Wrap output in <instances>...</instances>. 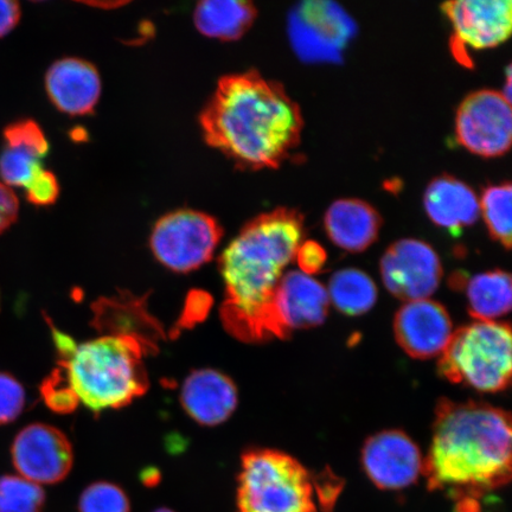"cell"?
Returning <instances> with one entry per match:
<instances>
[{
	"label": "cell",
	"mask_w": 512,
	"mask_h": 512,
	"mask_svg": "<svg viewBox=\"0 0 512 512\" xmlns=\"http://www.w3.org/2000/svg\"><path fill=\"white\" fill-rule=\"evenodd\" d=\"M422 475L428 489L456 501V512H480L479 499L511 479L510 414L486 403L441 400Z\"/></svg>",
	"instance_id": "cell-1"
},
{
	"label": "cell",
	"mask_w": 512,
	"mask_h": 512,
	"mask_svg": "<svg viewBox=\"0 0 512 512\" xmlns=\"http://www.w3.org/2000/svg\"><path fill=\"white\" fill-rule=\"evenodd\" d=\"M304 217L297 210L262 214L224 249L219 261L226 287L221 319L241 342L278 338L273 320L275 291L304 242Z\"/></svg>",
	"instance_id": "cell-2"
},
{
	"label": "cell",
	"mask_w": 512,
	"mask_h": 512,
	"mask_svg": "<svg viewBox=\"0 0 512 512\" xmlns=\"http://www.w3.org/2000/svg\"><path fill=\"white\" fill-rule=\"evenodd\" d=\"M210 146L242 169H275L296 149L304 121L279 83L258 72L224 76L201 114Z\"/></svg>",
	"instance_id": "cell-3"
},
{
	"label": "cell",
	"mask_w": 512,
	"mask_h": 512,
	"mask_svg": "<svg viewBox=\"0 0 512 512\" xmlns=\"http://www.w3.org/2000/svg\"><path fill=\"white\" fill-rule=\"evenodd\" d=\"M53 330L59 361L80 403L100 413L124 408L149 389L143 357L153 350L132 336H102L78 344Z\"/></svg>",
	"instance_id": "cell-4"
},
{
	"label": "cell",
	"mask_w": 512,
	"mask_h": 512,
	"mask_svg": "<svg viewBox=\"0 0 512 512\" xmlns=\"http://www.w3.org/2000/svg\"><path fill=\"white\" fill-rule=\"evenodd\" d=\"M317 482L284 452L252 448L242 454L239 512H318Z\"/></svg>",
	"instance_id": "cell-5"
},
{
	"label": "cell",
	"mask_w": 512,
	"mask_h": 512,
	"mask_svg": "<svg viewBox=\"0 0 512 512\" xmlns=\"http://www.w3.org/2000/svg\"><path fill=\"white\" fill-rule=\"evenodd\" d=\"M446 380L482 393L507 389L511 380V329L507 323L473 322L463 326L439 356Z\"/></svg>",
	"instance_id": "cell-6"
},
{
	"label": "cell",
	"mask_w": 512,
	"mask_h": 512,
	"mask_svg": "<svg viewBox=\"0 0 512 512\" xmlns=\"http://www.w3.org/2000/svg\"><path fill=\"white\" fill-rule=\"evenodd\" d=\"M222 235V227L213 216L196 210H177L156 223L150 245L164 267L176 273H189L213 259Z\"/></svg>",
	"instance_id": "cell-7"
},
{
	"label": "cell",
	"mask_w": 512,
	"mask_h": 512,
	"mask_svg": "<svg viewBox=\"0 0 512 512\" xmlns=\"http://www.w3.org/2000/svg\"><path fill=\"white\" fill-rule=\"evenodd\" d=\"M356 25L341 6L306 2L291 12L288 32L293 49L306 62L341 61Z\"/></svg>",
	"instance_id": "cell-8"
},
{
	"label": "cell",
	"mask_w": 512,
	"mask_h": 512,
	"mask_svg": "<svg viewBox=\"0 0 512 512\" xmlns=\"http://www.w3.org/2000/svg\"><path fill=\"white\" fill-rule=\"evenodd\" d=\"M459 144L475 155L492 158L510 150L512 114L502 93L479 91L467 96L456 119Z\"/></svg>",
	"instance_id": "cell-9"
},
{
	"label": "cell",
	"mask_w": 512,
	"mask_h": 512,
	"mask_svg": "<svg viewBox=\"0 0 512 512\" xmlns=\"http://www.w3.org/2000/svg\"><path fill=\"white\" fill-rule=\"evenodd\" d=\"M381 275L387 290L408 303L430 298L440 285L443 268L430 245L405 239L395 242L383 254Z\"/></svg>",
	"instance_id": "cell-10"
},
{
	"label": "cell",
	"mask_w": 512,
	"mask_h": 512,
	"mask_svg": "<svg viewBox=\"0 0 512 512\" xmlns=\"http://www.w3.org/2000/svg\"><path fill=\"white\" fill-rule=\"evenodd\" d=\"M11 454L19 475L37 485L62 482L74 463L67 435L44 424L30 425L19 432Z\"/></svg>",
	"instance_id": "cell-11"
},
{
	"label": "cell",
	"mask_w": 512,
	"mask_h": 512,
	"mask_svg": "<svg viewBox=\"0 0 512 512\" xmlns=\"http://www.w3.org/2000/svg\"><path fill=\"white\" fill-rule=\"evenodd\" d=\"M454 31L453 48L465 60V49H489L508 40L512 29L510 0H456L443 5Z\"/></svg>",
	"instance_id": "cell-12"
},
{
	"label": "cell",
	"mask_w": 512,
	"mask_h": 512,
	"mask_svg": "<svg viewBox=\"0 0 512 512\" xmlns=\"http://www.w3.org/2000/svg\"><path fill=\"white\" fill-rule=\"evenodd\" d=\"M364 472L381 490H402L422 475L424 458L406 433L383 431L370 437L362 450Z\"/></svg>",
	"instance_id": "cell-13"
},
{
	"label": "cell",
	"mask_w": 512,
	"mask_h": 512,
	"mask_svg": "<svg viewBox=\"0 0 512 512\" xmlns=\"http://www.w3.org/2000/svg\"><path fill=\"white\" fill-rule=\"evenodd\" d=\"M329 304L326 287L311 275L300 271L284 274L273 300V320L278 338L285 339L294 330L323 324Z\"/></svg>",
	"instance_id": "cell-14"
},
{
	"label": "cell",
	"mask_w": 512,
	"mask_h": 512,
	"mask_svg": "<svg viewBox=\"0 0 512 512\" xmlns=\"http://www.w3.org/2000/svg\"><path fill=\"white\" fill-rule=\"evenodd\" d=\"M394 332L406 354L428 360L443 354L453 335V326L443 305L421 299L406 303L396 313Z\"/></svg>",
	"instance_id": "cell-15"
},
{
	"label": "cell",
	"mask_w": 512,
	"mask_h": 512,
	"mask_svg": "<svg viewBox=\"0 0 512 512\" xmlns=\"http://www.w3.org/2000/svg\"><path fill=\"white\" fill-rule=\"evenodd\" d=\"M238 402V388L221 371L195 370L183 383L182 407L198 425L215 427L223 424L236 411Z\"/></svg>",
	"instance_id": "cell-16"
},
{
	"label": "cell",
	"mask_w": 512,
	"mask_h": 512,
	"mask_svg": "<svg viewBox=\"0 0 512 512\" xmlns=\"http://www.w3.org/2000/svg\"><path fill=\"white\" fill-rule=\"evenodd\" d=\"M49 99L57 110L73 117L94 112L101 95V79L93 64L80 59H62L46 76Z\"/></svg>",
	"instance_id": "cell-17"
},
{
	"label": "cell",
	"mask_w": 512,
	"mask_h": 512,
	"mask_svg": "<svg viewBox=\"0 0 512 512\" xmlns=\"http://www.w3.org/2000/svg\"><path fill=\"white\" fill-rule=\"evenodd\" d=\"M4 139L0 177L9 188H24L43 168L42 160L49 151L46 134L35 121L21 120L5 128Z\"/></svg>",
	"instance_id": "cell-18"
},
{
	"label": "cell",
	"mask_w": 512,
	"mask_h": 512,
	"mask_svg": "<svg viewBox=\"0 0 512 512\" xmlns=\"http://www.w3.org/2000/svg\"><path fill=\"white\" fill-rule=\"evenodd\" d=\"M428 217L441 228L458 235L478 220L479 200L475 192L459 179L443 176L428 185L425 192Z\"/></svg>",
	"instance_id": "cell-19"
},
{
	"label": "cell",
	"mask_w": 512,
	"mask_h": 512,
	"mask_svg": "<svg viewBox=\"0 0 512 512\" xmlns=\"http://www.w3.org/2000/svg\"><path fill=\"white\" fill-rule=\"evenodd\" d=\"M381 217L368 203L360 200H339L325 215V229L339 248L363 252L379 235Z\"/></svg>",
	"instance_id": "cell-20"
},
{
	"label": "cell",
	"mask_w": 512,
	"mask_h": 512,
	"mask_svg": "<svg viewBox=\"0 0 512 512\" xmlns=\"http://www.w3.org/2000/svg\"><path fill=\"white\" fill-rule=\"evenodd\" d=\"M254 5L243 0H206L196 6L194 21L203 36L239 40L255 21Z\"/></svg>",
	"instance_id": "cell-21"
},
{
	"label": "cell",
	"mask_w": 512,
	"mask_h": 512,
	"mask_svg": "<svg viewBox=\"0 0 512 512\" xmlns=\"http://www.w3.org/2000/svg\"><path fill=\"white\" fill-rule=\"evenodd\" d=\"M467 307L478 322H496L511 309V278L503 271L475 275L466 284Z\"/></svg>",
	"instance_id": "cell-22"
},
{
	"label": "cell",
	"mask_w": 512,
	"mask_h": 512,
	"mask_svg": "<svg viewBox=\"0 0 512 512\" xmlns=\"http://www.w3.org/2000/svg\"><path fill=\"white\" fill-rule=\"evenodd\" d=\"M330 302L348 316H361L373 309L377 288L373 280L356 268L338 271L326 288Z\"/></svg>",
	"instance_id": "cell-23"
},
{
	"label": "cell",
	"mask_w": 512,
	"mask_h": 512,
	"mask_svg": "<svg viewBox=\"0 0 512 512\" xmlns=\"http://www.w3.org/2000/svg\"><path fill=\"white\" fill-rule=\"evenodd\" d=\"M511 201L510 183L492 185L485 189L482 201H479L480 211L492 238L501 242L507 249L511 247Z\"/></svg>",
	"instance_id": "cell-24"
},
{
	"label": "cell",
	"mask_w": 512,
	"mask_h": 512,
	"mask_svg": "<svg viewBox=\"0 0 512 512\" xmlns=\"http://www.w3.org/2000/svg\"><path fill=\"white\" fill-rule=\"evenodd\" d=\"M44 501L40 485L22 477H0V512H42Z\"/></svg>",
	"instance_id": "cell-25"
},
{
	"label": "cell",
	"mask_w": 512,
	"mask_h": 512,
	"mask_svg": "<svg viewBox=\"0 0 512 512\" xmlns=\"http://www.w3.org/2000/svg\"><path fill=\"white\" fill-rule=\"evenodd\" d=\"M80 512H130L131 503L120 486L98 482L89 485L79 499Z\"/></svg>",
	"instance_id": "cell-26"
},
{
	"label": "cell",
	"mask_w": 512,
	"mask_h": 512,
	"mask_svg": "<svg viewBox=\"0 0 512 512\" xmlns=\"http://www.w3.org/2000/svg\"><path fill=\"white\" fill-rule=\"evenodd\" d=\"M41 394L46 405L56 413H72L80 405L78 396L60 366L42 383Z\"/></svg>",
	"instance_id": "cell-27"
},
{
	"label": "cell",
	"mask_w": 512,
	"mask_h": 512,
	"mask_svg": "<svg viewBox=\"0 0 512 512\" xmlns=\"http://www.w3.org/2000/svg\"><path fill=\"white\" fill-rule=\"evenodd\" d=\"M24 403L22 384L15 377L0 373V425L16 420L23 412Z\"/></svg>",
	"instance_id": "cell-28"
},
{
	"label": "cell",
	"mask_w": 512,
	"mask_h": 512,
	"mask_svg": "<svg viewBox=\"0 0 512 512\" xmlns=\"http://www.w3.org/2000/svg\"><path fill=\"white\" fill-rule=\"evenodd\" d=\"M24 189L28 200L35 206H50L60 194L57 178L50 171L43 168L36 172Z\"/></svg>",
	"instance_id": "cell-29"
},
{
	"label": "cell",
	"mask_w": 512,
	"mask_h": 512,
	"mask_svg": "<svg viewBox=\"0 0 512 512\" xmlns=\"http://www.w3.org/2000/svg\"><path fill=\"white\" fill-rule=\"evenodd\" d=\"M296 261L300 272L312 277L313 274L322 271L325 265V249L316 241H305L298 249Z\"/></svg>",
	"instance_id": "cell-30"
},
{
	"label": "cell",
	"mask_w": 512,
	"mask_h": 512,
	"mask_svg": "<svg viewBox=\"0 0 512 512\" xmlns=\"http://www.w3.org/2000/svg\"><path fill=\"white\" fill-rule=\"evenodd\" d=\"M18 211L19 203L15 192L0 182V234L16 222Z\"/></svg>",
	"instance_id": "cell-31"
},
{
	"label": "cell",
	"mask_w": 512,
	"mask_h": 512,
	"mask_svg": "<svg viewBox=\"0 0 512 512\" xmlns=\"http://www.w3.org/2000/svg\"><path fill=\"white\" fill-rule=\"evenodd\" d=\"M21 18V8L12 0H0V38L16 28Z\"/></svg>",
	"instance_id": "cell-32"
},
{
	"label": "cell",
	"mask_w": 512,
	"mask_h": 512,
	"mask_svg": "<svg viewBox=\"0 0 512 512\" xmlns=\"http://www.w3.org/2000/svg\"><path fill=\"white\" fill-rule=\"evenodd\" d=\"M153 512H175V511H172V510L166 509V508H160V509H158L156 511H153Z\"/></svg>",
	"instance_id": "cell-33"
}]
</instances>
